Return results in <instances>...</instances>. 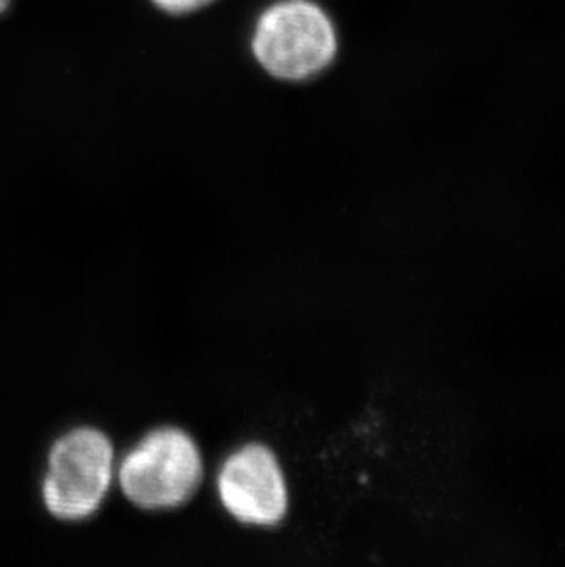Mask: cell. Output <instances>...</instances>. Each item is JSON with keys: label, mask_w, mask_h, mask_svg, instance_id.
Here are the masks:
<instances>
[{"label": "cell", "mask_w": 565, "mask_h": 567, "mask_svg": "<svg viewBox=\"0 0 565 567\" xmlns=\"http://www.w3.org/2000/svg\"><path fill=\"white\" fill-rule=\"evenodd\" d=\"M123 496L145 511L181 507L204 480V460L192 435L161 426L144 435L116 466Z\"/></svg>", "instance_id": "obj_3"}, {"label": "cell", "mask_w": 565, "mask_h": 567, "mask_svg": "<svg viewBox=\"0 0 565 567\" xmlns=\"http://www.w3.org/2000/svg\"><path fill=\"white\" fill-rule=\"evenodd\" d=\"M13 0H0V16H4L6 11L10 10Z\"/></svg>", "instance_id": "obj_6"}, {"label": "cell", "mask_w": 565, "mask_h": 567, "mask_svg": "<svg viewBox=\"0 0 565 567\" xmlns=\"http://www.w3.org/2000/svg\"><path fill=\"white\" fill-rule=\"evenodd\" d=\"M219 2L220 0H147L153 10L173 19L198 16Z\"/></svg>", "instance_id": "obj_5"}, {"label": "cell", "mask_w": 565, "mask_h": 567, "mask_svg": "<svg viewBox=\"0 0 565 567\" xmlns=\"http://www.w3.org/2000/svg\"><path fill=\"white\" fill-rule=\"evenodd\" d=\"M113 441L94 426H78L50 446L41 499L59 522H83L102 508L116 477Z\"/></svg>", "instance_id": "obj_2"}, {"label": "cell", "mask_w": 565, "mask_h": 567, "mask_svg": "<svg viewBox=\"0 0 565 567\" xmlns=\"http://www.w3.org/2000/svg\"><path fill=\"white\" fill-rule=\"evenodd\" d=\"M246 47L268 80L309 85L340 60V24L321 0H267L251 17Z\"/></svg>", "instance_id": "obj_1"}, {"label": "cell", "mask_w": 565, "mask_h": 567, "mask_svg": "<svg viewBox=\"0 0 565 567\" xmlns=\"http://www.w3.org/2000/svg\"><path fill=\"white\" fill-rule=\"evenodd\" d=\"M220 504L239 524L273 527L288 513V487L278 455L248 443L226 457L217 474Z\"/></svg>", "instance_id": "obj_4"}]
</instances>
